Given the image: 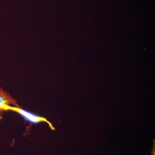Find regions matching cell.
Masks as SVG:
<instances>
[{
    "label": "cell",
    "mask_w": 155,
    "mask_h": 155,
    "mask_svg": "<svg viewBox=\"0 0 155 155\" xmlns=\"http://www.w3.org/2000/svg\"><path fill=\"white\" fill-rule=\"evenodd\" d=\"M10 106L20 107L15 99L0 87V110L7 111Z\"/></svg>",
    "instance_id": "obj_2"
},
{
    "label": "cell",
    "mask_w": 155,
    "mask_h": 155,
    "mask_svg": "<svg viewBox=\"0 0 155 155\" xmlns=\"http://www.w3.org/2000/svg\"><path fill=\"white\" fill-rule=\"evenodd\" d=\"M152 155H155V140H154L153 141V148L152 151L151 152Z\"/></svg>",
    "instance_id": "obj_3"
},
{
    "label": "cell",
    "mask_w": 155,
    "mask_h": 155,
    "mask_svg": "<svg viewBox=\"0 0 155 155\" xmlns=\"http://www.w3.org/2000/svg\"><path fill=\"white\" fill-rule=\"evenodd\" d=\"M8 110L14 111L16 113H18L28 121L33 122V123H38L41 122H46L49 125L50 128L52 130H55V128L53 126L52 124L49 121H48L46 118L41 117V116H38L36 115L29 113L28 111L23 110L20 107H14V106H10L8 107V109H7V111Z\"/></svg>",
    "instance_id": "obj_1"
}]
</instances>
